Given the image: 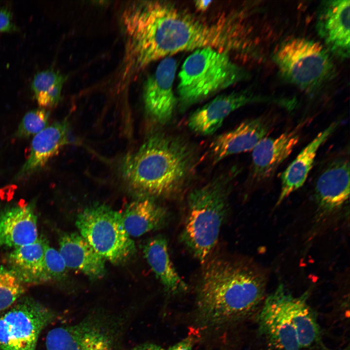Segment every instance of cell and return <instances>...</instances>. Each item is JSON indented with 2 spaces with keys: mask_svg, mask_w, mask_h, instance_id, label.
Returning a JSON list of instances; mask_svg holds the SVG:
<instances>
[{
  "mask_svg": "<svg viewBox=\"0 0 350 350\" xmlns=\"http://www.w3.org/2000/svg\"><path fill=\"white\" fill-rule=\"evenodd\" d=\"M340 121L332 122L319 133L298 154L280 176L281 189L277 206L305 183L313 167L317 151L337 129Z\"/></svg>",
  "mask_w": 350,
  "mask_h": 350,
  "instance_id": "20",
  "label": "cell"
},
{
  "mask_svg": "<svg viewBox=\"0 0 350 350\" xmlns=\"http://www.w3.org/2000/svg\"><path fill=\"white\" fill-rule=\"evenodd\" d=\"M118 322L101 311L87 315L73 325L51 329L46 337L47 350H111L117 347Z\"/></svg>",
  "mask_w": 350,
  "mask_h": 350,
  "instance_id": "9",
  "label": "cell"
},
{
  "mask_svg": "<svg viewBox=\"0 0 350 350\" xmlns=\"http://www.w3.org/2000/svg\"><path fill=\"white\" fill-rule=\"evenodd\" d=\"M177 69L176 60L165 57L144 83L143 99L146 110L156 122L165 123L172 118L177 99L173 91Z\"/></svg>",
  "mask_w": 350,
  "mask_h": 350,
  "instance_id": "12",
  "label": "cell"
},
{
  "mask_svg": "<svg viewBox=\"0 0 350 350\" xmlns=\"http://www.w3.org/2000/svg\"><path fill=\"white\" fill-rule=\"evenodd\" d=\"M49 114L43 107L27 112L22 118L15 133L19 139L34 136L49 126Z\"/></svg>",
  "mask_w": 350,
  "mask_h": 350,
  "instance_id": "27",
  "label": "cell"
},
{
  "mask_svg": "<svg viewBox=\"0 0 350 350\" xmlns=\"http://www.w3.org/2000/svg\"><path fill=\"white\" fill-rule=\"evenodd\" d=\"M193 338L188 337L170 347L168 350H192Z\"/></svg>",
  "mask_w": 350,
  "mask_h": 350,
  "instance_id": "30",
  "label": "cell"
},
{
  "mask_svg": "<svg viewBox=\"0 0 350 350\" xmlns=\"http://www.w3.org/2000/svg\"><path fill=\"white\" fill-rule=\"evenodd\" d=\"M25 292L23 283L9 268L0 266V312L12 306Z\"/></svg>",
  "mask_w": 350,
  "mask_h": 350,
  "instance_id": "26",
  "label": "cell"
},
{
  "mask_svg": "<svg viewBox=\"0 0 350 350\" xmlns=\"http://www.w3.org/2000/svg\"><path fill=\"white\" fill-rule=\"evenodd\" d=\"M122 22L127 62L136 70L181 52L210 47L228 53L243 44L237 24L209 23L167 2L132 4L123 11Z\"/></svg>",
  "mask_w": 350,
  "mask_h": 350,
  "instance_id": "1",
  "label": "cell"
},
{
  "mask_svg": "<svg viewBox=\"0 0 350 350\" xmlns=\"http://www.w3.org/2000/svg\"><path fill=\"white\" fill-rule=\"evenodd\" d=\"M18 30L13 20L11 11L7 7L0 8V32H12Z\"/></svg>",
  "mask_w": 350,
  "mask_h": 350,
  "instance_id": "29",
  "label": "cell"
},
{
  "mask_svg": "<svg viewBox=\"0 0 350 350\" xmlns=\"http://www.w3.org/2000/svg\"><path fill=\"white\" fill-rule=\"evenodd\" d=\"M258 102L277 104L286 108L290 100L258 96L246 91L232 92L216 96L190 116L188 125L193 132L202 136L214 133L232 112L246 105Z\"/></svg>",
  "mask_w": 350,
  "mask_h": 350,
  "instance_id": "11",
  "label": "cell"
},
{
  "mask_svg": "<svg viewBox=\"0 0 350 350\" xmlns=\"http://www.w3.org/2000/svg\"><path fill=\"white\" fill-rule=\"evenodd\" d=\"M79 234L105 261L121 264L136 252L134 241L125 231L121 212L105 204L87 207L77 217Z\"/></svg>",
  "mask_w": 350,
  "mask_h": 350,
  "instance_id": "7",
  "label": "cell"
},
{
  "mask_svg": "<svg viewBox=\"0 0 350 350\" xmlns=\"http://www.w3.org/2000/svg\"><path fill=\"white\" fill-rule=\"evenodd\" d=\"M130 350H165L161 347L153 343H145L137 345Z\"/></svg>",
  "mask_w": 350,
  "mask_h": 350,
  "instance_id": "31",
  "label": "cell"
},
{
  "mask_svg": "<svg viewBox=\"0 0 350 350\" xmlns=\"http://www.w3.org/2000/svg\"><path fill=\"white\" fill-rule=\"evenodd\" d=\"M111 350H118V349L117 348V347H116V348H115Z\"/></svg>",
  "mask_w": 350,
  "mask_h": 350,
  "instance_id": "33",
  "label": "cell"
},
{
  "mask_svg": "<svg viewBox=\"0 0 350 350\" xmlns=\"http://www.w3.org/2000/svg\"><path fill=\"white\" fill-rule=\"evenodd\" d=\"M309 292L290 296L289 310L301 350H330L324 344L316 314L308 303Z\"/></svg>",
  "mask_w": 350,
  "mask_h": 350,
  "instance_id": "24",
  "label": "cell"
},
{
  "mask_svg": "<svg viewBox=\"0 0 350 350\" xmlns=\"http://www.w3.org/2000/svg\"><path fill=\"white\" fill-rule=\"evenodd\" d=\"M195 160L194 152L186 141L158 133L125 158L122 171L129 187L143 197L168 198L183 189Z\"/></svg>",
  "mask_w": 350,
  "mask_h": 350,
  "instance_id": "3",
  "label": "cell"
},
{
  "mask_svg": "<svg viewBox=\"0 0 350 350\" xmlns=\"http://www.w3.org/2000/svg\"><path fill=\"white\" fill-rule=\"evenodd\" d=\"M37 216L32 204L16 205L0 212V250L32 244L38 238Z\"/></svg>",
  "mask_w": 350,
  "mask_h": 350,
  "instance_id": "17",
  "label": "cell"
},
{
  "mask_svg": "<svg viewBox=\"0 0 350 350\" xmlns=\"http://www.w3.org/2000/svg\"><path fill=\"white\" fill-rule=\"evenodd\" d=\"M67 121L56 122L34 136L30 154L14 179L20 180L42 168L68 142Z\"/></svg>",
  "mask_w": 350,
  "mask_h": 350,
  "instance_id": "18",
  "label": "cell"
},
{
  "mask_svg": "<svg viewBox=\"0 0 350 350\" xmlns=\"http://www.w3.org/2000/svg\"><path fill=\"white\" fill-rule=\"evenodd\" d=\"M153 198L143 197L128 204L121 212L123 226L130 237H140L159 229L168 222V210Z\"/></svg>",
  "mask_w": 350,
  "mask_h": 350,
  "instance_id": "22",
  "label": "cell"
},
{
  "mask_svg": "<svg viewBox=\"0 0 350 350\" xmlns=\"http://www.w3.org/2000/svg\"><path fill=\"white\" fill-rule=\"evenodd\" d=\"M59 252L68 268L97 280L105 274V260L79 233H63L59 239Z\"/></svg>",
  "mask_w": 350,
  "mask_h": 350,
  "instance_id": "19",
  "label": "cell"
},
{
  "mask_svg": "<svg viewBox=\"0 0 350 350\" xmlns=\"http://www.w3.org/2000/svg\"><path fill=\"white\" fill-rule=\"evenodd\" d=\"M229 53L210 47L194 51L184 61L177 87L181 109L213 95L246 77Z\"/></svg>",
  "mask_w": 350,
  "mask_h": 350,
  "instance_id": "5",
  "label": "cell"
},
{
  "mask_svg": "<svg viewBox=\"0 0 350 350\" xmlns=\"http://www.w3.org/2000/svg\"><path fill=\"white\" fill-rule=\"evenodd\" d=\"M291 295L279 284L256 315L257 333L267 350H301L289 310Z\"/></svg>",
  "mask_w": 350,
  "mask_h": 350,
  "instance_id": "10",
  "label": "cell"
},
{
  "mask_svg": "<svg viewBox=\"0 0 350 350\" xmlns=\"http://www.w3.org/2000/svg\"><path fill=\"white\" fill-rule=\"evenodd\" d=\"M233 175L229 172L221 175L188 195L180 238L202 264L209 260L217 244L228 210Z\"/></svg>",
  "mask_w": 350,
  "mask_h": 350,
  "instance_id": "4",
  "label": "cell"
},
{
  "mask_svg": "<svg viewBox=\"0 0 350 350\" xmlns=\"http://www.w3.org/2000/svg\"><path fill=\"white\" fill-rule=\"evenodd\" d=\"M65 79L64 75L52 69L36 73L31 83V89L41 107H52L58 104Z\"/></svg>",
  "mask_w": 350,
  "mask_h": 350,
  "instance_id": "25",
  "label": "cell"
},
{
  "mask_svg": "<svg viewBox=\"0 0 350 350\" xmlns=\"http://www.w3.org/2000/svg\"><path fill=\"white\" fill-rule=\"evenodd\" d=\"M57 317L50 308L22 296L0 312V350H35L41 332Z\"/></svg>",
  "mask_w": 350,
  "mask_h": 350,
  "instance_id": "8",
  "label": "cell"
},
{
  "mask_svg": "<svg viewBox=\"0 0 350 350\" xmlns=\"http://www.w3.org/2000/svg\"><path fill=\"white\" fill-rule=\"evenodd\" d=\"M204 264L195 301L199 327L223 329L256 316L265 298L263 272L248 262L229 257L209 259Z\"/></svg>",
  "mask_w": 350,
  "mask_h": 350,
  "instance_id": "2",
  "label": "cell"
},
{
  "mask_svg": "<svg viewBox=\"0 0 350 350\" xmlns=\"http://www.w3.org/2000/svg\"><path fill=\"white\" fill-rule=\"evenodd\" d=\"M300 126L275 138L265 137L252 150L251 176L257 182L264 181L292 153L300 138Z\"/></svg>",
  "mask_w": 350,
  "mask_h": 350,
  "instance_id": "15",
  "label": "cell"
},
{
  "mask_svg": "<svg viewBox=\"0 0 350 350\" xmlns=\"http://www.w3.org/2000/svg\"><path fill=\"white\" fill-rule=\"evenodd\" d=\"M350 195V162L335 159L317 179L315 190L316 204L321 215L330 214L342 206Z\"/></svg>",
  "mask_w": 350,
  "mask_h": 350,
  "instance_id": "16",
  "label": "cell"
},
{
  "mask_svg": "<svg viewBox=\"0 0 350 350\" xmlns=\"http://www.w3.org/2000/svg\"><path fill=\"white\" fill-rule=\"evenodd\" d=\"M47 240L42 236L35 242L14 248L6 257L8 268L23 283H47L44 258Z\"/></svg>",
  "mask_w": 350,
  "mask_h": 350,
  "instance_id": "21",
  "label": "cell"
},
{
  "mask_svg": "<svg viewBox=\"0 0 350 350\" xmlns=\"http://www.w3.org/2000/svg\"><path fill=\"white\" fill-rule=\"evenodd\" d=\"M272 122L264 117L244 121L237 127L216 137L210 146V155L214 163L227 157L254 149L266 137Z\"/></svg>",
  "mask_w": 350,
  "mask_h": 350,
  "instance_id": "14",
  "label": "cell"
},
{
  "mask_svg": "<svg viewBox=\"0 0 350 350\" xmlns=\"http://www.w3.org/2000/svg\"><path fill=\"white\" fill-rule=\"evenodd\" d=\"M212 0H198L194 1L195 7L200 11L204 12L207 10Z\"/></svg>",
  "mask_w": 350,
  "mask_h": 350,
  "instance_id": "32",
  "label": "cell"
},
{
  "mask_svg": "<svg viewBox=\"0 0 350 350\" xmlns=\"http://www.w3.org/2000/svg\"><path fill=\"white\" fill-rule=\"evenodd\" d=\"M44 264L48 282L61 280L66 277L68 268L64 260L59 251L50 246L48 241L45 248Z\"/></svg>",
  "mask_w": 350,
  "mask_h": 350,
  "instance_id": "28",
  "label": "cell"
},
{
  "mask_svg": "<svg viewBox=\"0 0 350 350\" xmlns=\"http://www.w3.org/2000/svg\"><path fill=\"white\" fill-rule=\"evenodd\" d=\"M142 250L146 261L167 293L175 295L187 291V284L170 259L166 237L158 235L148 239Z\"/></svg>",
  "mask_w": 350,
  "mask_h": 350,
  "instance_id": "23",
  "label": "cell"
},
{
  "mask_svg": "<svg viewBox=\"0 0 350 350\" xmlns=\"http://www.w3.org/2000/svg\"><path fill=\"white\" fill-rule=\"evenodd\" d=\"M349 0L324 1L318 12L316 28L328 49L343 58L350 55Z\"/></svg>",
  "mask_w": 350,
  "mask_h": 350,
  "instance_id": "13",
  "label": "cell"
},
{
  "mask_svg": "<svg viewBox=\"0 0 350 350\" xmlns=\"http://www.w3.org/2000/svg\"><path fill=\"white\" fill-rule=\"evenodd\" d=\"M273 59L286 80L308 92L318 88L334 73L328 51L319 43L308 39L284 41L275 51Z\"/></svg>",
  "mask_w": 350,
  "mask_h": 350,
  "instance_id": "6",
  "label": "cell"
}]
</instances>
